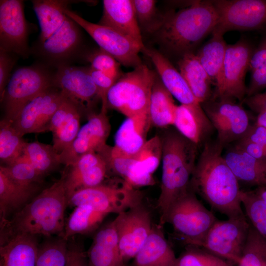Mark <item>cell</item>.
<instances>
[{"instance_id":"6da1fadb","label":"cell","mask_w":266,"mask_h":266,"mask_svg":"<svg viewBox=\"0 0 266 266\" xmlns=\"http://www.w3.org/2000/svg\"><path fill=\"white\" fill-rule=\"evenodd\" d=\"M222 149L217 142L205 144L196 162L190 190L228 218L244 216L239 182L222 155Z\"/></svg>"},{"instance_id":"7a4b0ae2","label":"cell","mask_w":266,"mask_h":266,"mask_svg":"<svg viewBox=\"0 0 266 266\" xmlns=\"http://www.w3.org/2000/svg\"><path fill=\"white\" fill-rule=\"evenodd\" d=\"M68 198L65 176L43 190L1 227L2 243L18 234L63 237Z\"/></svg>"},{"instance_id":"3957f363","label":"cell","mask_w":266,"mask_h":266,"mask_svg":"<svg viewBox=\"0 0 266 266\" xmlns=\"http://www.w3.org/2000/svg\"><path fill=\"white\" fill-rule=\"evenodd\" d=\"M32 1L40 28L37 53L57 66L66 64V62L77 53L81 40L79 26L65 13L70 1Z\"/></svg>"},{"instance_id":"277c9868","label":"cell","mask_w":266,"mask_h":266,"mask_svg":"<svg viewBox=\"0 0 266 266\" xmlns=\"http://www.w3.org/2000/svg\"><path fill=\"white\" fill-rule=\"evenodd\" d=\"M218 15L211 0H193L186 7L165 13L163 23L154 33L156 41L172 53L192 52L213 32Z\"/></svg>"},{"instance_id":"5b68a950","label":"cell","mask_w":266,"mask_h":266,"mask_svg":"<svg viewBox=\"0 0 266 266\" xmlns=\"http://www.w3.org/2000/svg\"><path fill=\"white\" fill-rule=\"evenodd\" d=\"M161 139L162 183L157 207L160 214L159 224L163 227L171 206L190 190L196 164L197 145L179 133H168Z\"/></svg>"},{"instance_id":"8992f818","label":"cell","mask_w":266,"mask_h":266,"mask_svg":"<svg viewBox=\"0 0 266 266\" xmlns=\"http://www.w3.org/2000/svg\"><path fill=\"white\" fill-rule=\"evenodd\" d=\"M157 75L143 64L122 74L107 93V107L119 111L127 118L148 111Z\"/></svg>"},{"instance_id":"52a82bcc","label":"cell","mask_w":266,"mask_h":266,"mask_svg":"<svg viewBox=\"0 0 266 266\" xmlns=\"http://www.w3.org/2000/svg\"><path fill=\"white\" fill-rule=\"evenodd\" d=\"M217 220L212 211L189 190L170 208L166 218L183 242L200 247L208 232Z\"/></svg>"},{"instance_id":"ba28073f","label":"cell","mask_w":266,"mask_h":266,"mask_svg":"<svg viewBox=\"0 0 266 266\" xmlns=\"http://www.w3.org/2000/svg\"><path fill=\"white\" fill-rule=\"evenodd\" d=\"M54 86L53 76L37 66L17 68L10 76L0 96L5 117L12 121L23 107L47 89Z\"/></svg>"},{"instance_id":"9c48e42d","label":"cell","mask_w":266,"mask_h":266,"mask_svg":"<svg viewBox=\"0 0 266 266\" xmlns=\"http://www.w3.org/2000/svg\"><path fill=\"white\" fill-rule=\"evenodd\" d=\"M254 49L245 39L227 45L221 71L211 99L244 100L245 77Z\"/></svg>"},{"instance_id":"30bf717a","label":"cell","mask_w":266,"mask_h":266,"mask_svg":"<svg viewBox=\"0 0 266 266\" xmlns=\"http://www.w3.org/2000/svg\"><path fill=\"white\" fill-rule=\"evenodd\" d=\"M218 15L212 33L224 35L230 31H252L266 26V0H211Z\"/></svg>"},{"instance_id":"8fae6325","label":"cell","mask_w":266,"mask_h":266,"mask_svg":"<svg viewBox=\"0 0 266 266\" xmlns=\"http://www.w3.org/2000/svg\"><path fill=\"white\" fill-rule=\"evenodd\" d=\"M250 224L246 216L217 220L210 229L201 248L237 265L241 259Z\"/></svg>"},{"instance_id":"7c38bea8","label":"cell","mask_w":266,"mask_h":266,"mask_svg":"<svg viewBox=\"0 0 266 266\" xmlns=\"http://www.w3.org/2000/svg\"><path fill=\"white\" fill-rule=\"evenodd\" d=\"M65 13L92 37L100 49L111 55L121 65L134 68L142 64L139 53L145 48L131 38L110 27L91 23L67 7Z\"/></svg>"},{"instance_id":"4fadbf2b","label":"cell","mask_w":266,"mask_h":266,"mask_svg":"<svg viewBox=\"0 0 266 266\" xmlns=\"http://www.w3.org/2000/svg\"><path fill=\"white\" fill-rule=\"evenodd\" d=\"M142 199L139 191L125 183L120 187L102 183L76 191L68 198V205H88L107 215L118 214L142 202Z\"/></svg>"},{"instance_id":"5bb4252c","label":"cell","mask_w":266,"mask_h":266,"mask_svg":"<svg viewBox=\"0 0 266 266\" xmlns=\"http://www.w3.org/2000/svg\"><path fill=\"white\" fill-rule=\"evenodd\" d=\"M203 109L217 132L216 142L222 148L242 138L251 126L247 112L234 100L211 99L203 103Z\"/></svg>"},{"instance_id":"9a60e30c","label":"cell","mask_w":266,"mask_h":266,"mask_svg":"<svg viewBox=\"0 0 266 266\" xmlns=\"http://www.w3.org/2000/svg\"><path fill=\"white\" fill-rule=\"evenodd\" d=\"M114 220L120 250L126 263L134 258L151 232L150 212L141 202L119 213Z\"/></svg>"},{"instance_id":"2e32d148","label":"cell","mask_w":266,"mask_h":266,"mask_svg":"<svg viewBox=\"0 0 266 266\" xmlns=\"http://www.w3.org/2000/svg\"><path fill=\"white\" fill-rule=\"evenodd\" d=\"M53 87L28 102L12 121L21 136L48 132L52 116L67 97L59 89Z\"/></svg>"},{"instance_id":"e0dca14e","label":"cell","mask_w":266,"mask_h":266,"mask_svg":"<svg viewBox=\"0 0 266 266\" xmlns=\"http://www.w3.org/2000/svg\"><path fill=\"white\" fill-rule=\"evenodd\" d=\"M28 25L24 12L23 1H0V48L26 57Z\"/></svg>"},{"instance_id":"ac0fdd59","label":"cell","mask_w":266,"mask_h":266,"mask_svg":"<svg viewBox=\"0 0 266 266\" xmlns=\"http://www.w3.org/2000/svg\"><path fill=\"white\" fill-rule=\"evenodd\" d=\"M110 131L106 111L90 115L70 145L60 154L61 164L69 166L84 154L98 153L106 145Z\"/></svg>"},{"instance_id":"d6986e66","label":"cell","mask_w":266,"mask_h":266,"mask_svg":"<svg viewBox=\"0 0 266 266\" xmlns=\"http://www.w3.org/2000/svg\"><path fill=\"white\" fill-rule=\"evenodd\" d=\"M53 85L67 98L79 104L88 105L96 98L98 91L89 68L64 64L57 66L53 76Z\"/></svg>"},{"instance_id":"ffe728a7","label":"cell","mask_w":266,"mask_h":266,"mask_svg":"<svg viewBox=\"0 0 266 266\" xmlns=\"http://www.w3.org/2000/svg\"><path fill=\"white\" fill-rule=\"evenodd\" d=\"M69 167L64 174L68 199L76 191L102 184L108 171L105 162L97 152L81 155Z\"/></svg>"},{"instance_id":"44dd1931","label":"cell","mask_w":266,"mask_h":266,"mask_svg":"<svg viewBox=\"0 0 266 266\" xmlns=\"http://www.w3.org/2000/svg\"><path fill=\"white\" fill-rule=\"evenodd\" d=\"M103 13L98 24L110 27L145 48L132 0H103Z\"/></svg>"},{"instance_id":"7402d4cb","label":"cell","mask_w":266,"mask_h":266,"mask_svg":"<svg viewBox=\"0 0 266 266\" xmlns=\"http://www.w3.org/2000/svg\"><path fill=\"white\" fill-rule=\"evenodd\" d=\"M142 53L149 58L164 87L181 104L189 106L201 104L194 96L179 70L163 54L154 49L146 47Z\"/></svg>"},{"instance_id":"603a6c76","label":"cell","mask_w":266,"mask_h":266,"mask_svg":"<svg viewBox=\"0 0 266 266\" xmlns=\"http://www.w3.org/2000/svg\"><path fill=\"white\" fill-rule=\"evenodd\" d=\"M80 105L66 97L52 117L48 131L53 146L59 153L68 147L80 128Z\"/></svg>"},{"instance_id":"cb8c5ba5","label":"cell","mask_w":266,"mask_h":266,"mask_svg":"<svg viewBox=\"0 0 266 266\" xmlns=\"http://www.w3.org/2000/svg\"><path fill=\"white\" fill-rule=\"evenodd\" d=\"M87 255L89 266H125L114 220L96 233Z\"/></svg>"},{"instance_id":"d4e9b609","label":"cell","mask_w":266,"mask_h":266,"mask_svg":"<svg viewBox=\"0 0 266 266\" xmlns=\"http://www.w3.org/2000/svg\"><path fill=\"white\" fill-rule=\"evenodd\" d=\"M151 125L149 110L128 117L116 133L112 150L120 155L133 157L147 140Z\"/></svg>"},{"instance_id":"484cf974","label":"cell","mask_w":266,"mask_h":266,"mask_svg":"<svg viewBox=\"0 0 266 266\" xmlns=\"http://www.w3.org/2000/svg\"><path fill=\"white\" fill-rule=\"evenodd\" d=\"M162 228L159 224H153L149 235L133 259V266H177V258Z\"/></svg>"},{"instance_id":"4316f807","label":"cell","mask_w":266,"mask_h":266,"mask_svg":"<svg viewBox=\"0 0 266 266\" xmlns=\"http://www.w3.org/2000/svg\"><path fill=\"white\" fill-rule=\"evenodd\" d=\"M173 126L197 146L205 140L214 128L201 104L177 105Z\"/></svg>"},{"instance_id":"83f0119b","label":"cell","mask_w":266,"mask_h":266,"mask_svg":"<svg viewBox=\"0 0 266 266\" xmlns=\"http://www.w3.org/2000/svg\"><path fill=\"white\" fill-rule=\"evenodd\" d=\"M223 157L239 182L258 187L265 186L266 162L254 158L235 146L228 150Z\"/></svg>"},{"instance_id":"f1b7e54d","label":"cell","mask_w":266,"mask_h":266,"mask_svg":"<svg viewBox=\"0 0 266 266\" xmlns=\"http://www.w3.org/2000/svg\"><path fill=\"white\" fill-rule=\"evenodd\" d=\"M35 185L20 184L9 177L0 169V226L8 220V217L16 213L29 201L36 190Z\"/></svg>"},{"instance_id":"f546056e","label":"cell","mask_w":266,"mask_h":266,"mask_svg":"<svg viewBox=\"0 0 266 266\" xmlns=\"http://www.w3.org/2000/svg\"><path fill=\"white\" fill-rule=\"evenodd\" d=\"M38 250L36 236L15 235L0 244L2 266H35Z\"/></svg>"},{"instance_id":"4dcf8cb0","label":"cell","mask_w":266,"mask_h":266,"mask_svg":"<svg viewBox=\"0 0 266 266\" xmlns=\"http://www.w3.org/2000/svg\"><path fill=\"white\" fill-rule=\"evenodd\" d=\"M177 66L200 103H203L212 98V81L196 54L193 52L183 54L177 62Z\"/></svg>"},{"instance_id":"1f68e13d","label":"cell","mask_w":266,"mask_h":266,"mask_svg":"<svg viewBox=\"0 0 266 266\" xmlns=\"http://www.w3.org/2000/svg\"><path fill=\"white\" fill-rule=\"evenodd\" d=\"M177 106L172 96L157 75L152 88L149 107L151 125L158 128L173 125Z\"/></svg>"},{"instance_id":"d6a6232c","label":"cell","mask_w":266,"mask_h":266,"mask_svg":"<svg viewBox=\"0 0 266 266\" xmlns=\"http://www.w3.org/2000/svg\"><path fill=\"white\" fill-rule=\"evenodd\" d=\"M212 34V37L201 47L196 55L215 87L221 71L228 44L223 35Z\"/></svg>"},{"instance_id":"836d02e7","label":"cell","mask_w":266,"mask_h":266,"mask_svg":"<svg viewBox=\"0 0 266 266\" xmlns=\"http://www.w3.org/2000/svg\"><path fill=\"white\" fill-rule=\"evenodd\" d=\"M107 215L89 205H77L66 223L63 237L68 240L76 234L89 233L99 227Z\"/></svg>"},{"instance_id":"e575fe53","label":"cell","mask_w":266,"mask_h":266,"mask_svg":"<svg viewBox=\"0 0 266 266\" xmlns=\"http://www.w3.org/2000/svg\"><path fill=\"white\" fill-rule=\"evenodd\" d=\"M23 154L43 176L61 164L60 154L53 145L38 141L27 142Z\"/></svg>"},{"instance_id":"d590c367","label":"cell","mask_w":266,"mask_h":266,"mask_svg":"<svg viewBox=\"0 0 266 266\" xmlns=\"http://www.w3.org/2000/svg\"><path fill=\"white\" fill-rule=\"evenodd\" d=\"M27 143L14 127L11 121L3 118L0 123V159L8 165L20 156L24 152Z\"/></svg>"},{"instance_id":"8d00e7d4","label":"cell","mask_w":266,"mask_h":266,"mask_svg":"<svg viewBox=\"0 0 266 266\" xmlns=\"http://www.w3.org/2000/svg\"><path fill=\"white\" fill-rule=\"evenodd\" d=\"M251 77L247 87V97L266 89V35L253 50L249 65Z\"/></svg>"},{"instance_id":"74e56055","label":"cell","mask_w":266,"mask_h":266,"mask_svg":"<svg viewBox=\"0 0 266 266\" xmlns=\"http://www.w3.org/2000/svg\"><path fill=\"white\" fill-rule=\"evenodd\" d=\"M240 200L251 226L266 238V201L254 191H241Z\"/></svg>"},{"instance_id":"f35d334b","label":"cell","mask_w":266,"mask_h":266,"mask_svg":"<svg viewBox=\"0 0 266 266\" xmlns=\"http://www.w3.org/2000/svg\"><path fill=\"white\" fill-rule=\"evenodd\" d=\"M237 266H266V238L251 225L242 254Z\"/></svg>"},{"instance_id":"ab89813d","label":"cell","mask_w":266,"mask_h":266,"mask_svg":"<svg viewBox=\"0 0 266 266\" xmlns=\"http://www.w3.org/2000/svg\"><path fill=\"white\" fill-rule=\"evenodd\" d=\"M63 237L45 242L38 247L35 266H65L68 243Z\"/></svg>"},{"instance_id":"60d3db41","label":"cell","mask_w":266,"mask_h":266,"mask_svg":"<svg viewBox=\"0 0 266 266\" xmlns=\"http://www.w3.org/2000/svg\"><path fill=\"white\" fill-rule=\"evenodd\" d=\"M156 0H133L136 17L140 29L148 33L154 34L161 26L164 14H161Z\"/></svg>"},{"instance_id":"b9f144b4","label":"cell","mask_w":266,"mask_h":266,"mask_svg":"<svg viewBox=\"0 0 266 266\" xmlns=\"http://www.w3.org/2000/svg\"><path fill=\"white\" fill-rule=\"evenodd\" d=\"M0 169L15 181L26 185H35L44 176L22 154L6 165H1Z\"/></svg>"},{"instance_id":"7bdbcfd3","label":"cell","mask_w":266,"mask_h":266,"mask_svg":"<svg viewBox=\"0 0 266 266\" xmlns=\"http://www.w3.org/2000/svg\"><path fill=\"white\" fill-rule=\"evenodd\" d=\"M203 248L188 246L177 258V266H234Z\"/></svg>"},{"instance_id":"ee69618b","label":"cell","mask_w":266,"mask_h":266,"mask_svg":"<svg viewBox=\"0 0 266 266\" xmlns=\"http://www.w3.org/2000/svg\"><path fill=\"white\" fill-rule=\"evenodd\" d=\"M162 154L161 138L156 135L146 141L134 158L145 170L153 174L162 160Z\"/></svg>"},{"instance_id":"f6af8a7d","label":"cell","mask_w":266,"mask_h":266,"mask_svg":"<svg viewBox=\"0 0 266 266\" xmlns=\"http://www.w3.org/2000/svg\"><path fill=\"white\" fill-rule=\"evenodd\" d=\"M87 59L90 68L101 71L117 80L122 75L120 64L111 55L100 49L89 55Z\"/></svg>"},{"instance_id":"bcb514c9","label":"cell","mask_w":266,"mask_h":266,"mask_svg":"<svg viewBox=\"0 0 266 266\" xmlns=\"http://www.w3.org/2000/svg\"><path fill=\"white\" fill-rule=\"evenodd\" d=\"M90 74L98 91L99 98L101 101V110H107L106 96L108 91L116 80L100 71L89 67Z\"/></svg>"},{"instance_id":"7dc6e473","label":"cell","mask_w":266,"mask_h":266,"mask_svg":"<svg viewBox=\"0 0 266 266\" xmlns=\"http://www.w3.org/2000/svg\"><path fill=\"white\" fill-rule=\"evenodd\" d=\"M12 53L0 48V95H2L10 77V72L15 60Z\"/></svg>"},{"instance_id":"c3c4849f","label":"cell","mask_w":266,"mask_h":266,"mask_svg":"<svg viewBox=\"0 0 266 266\" xmlns=\"http://www.w3.org/2000/svg\"><path fill=\"white\" fill-rule=\"evenodd\" d=\"M65 266H89L87 255L80 244H68V251Z\"/></svg>"},{"instance_id":"681fc988","label":"cell","mask_w":266,"mask_h":266,"mask_svg":"<svg viewBox=\"0 0 266 266\" xmlns=\"http://www.w3.org/2000/svg\"><path fill=\"white\" fill-rule=\"evenodd\" d=\"M235 147L254 158L266 163V147L243 139L237 141Z\"/></svg>"},{"instance_id":"f907efd6","label":"cell","mask_w":266,"mask_h":266,"mask_svg":"<svg viewBox=\"0 0 266 266\" xmlns=\"http://www.w3.org/2000/svg\"><path fill=\"white\" fill-rule=\"evenodd\" d=\"M266 147V128L255 123L241 138Z\"/></svg>"},{"instance_id":"816d5d0a","label":"cell","mask_w":266,"mask_h":266,"mask_svg":"<svg viewBox=\"0 0 266 266\" xmlns=\"http://www.w3.org/2000/svg\"><path fill=\"white\" fill-rule=\"evenodd\" d=\"M256 123L266 128V110L261 111L258 113Z\"/></svg>"},{"instance_id":"f5cc1de1","label":"cell","mask_w":266,"mask_h":266,"mask_svg":"<svg viewBox=\"0 0 266 266\" xmlns=\"http://www.w3.org/2000/svg\"><path fill=\"white\" fill-rule=\"evenodd\" d=\"M254 192L262 199L266 201V186H260L254 190Z\"/></svg>"},{"instance_id":"db71d44e","label":"cell","mask_w":266,"mask_h":266,"mask_svg":"<svg viewBox=\"0 0 266 266\" xmlns=\"http://www.w3.org/2000/svg\"><path fill=\"white\" fill-rule=\"evenodd\" d=\"M265 186H266V184H265Z\"/></svg>"}]
</instances>
